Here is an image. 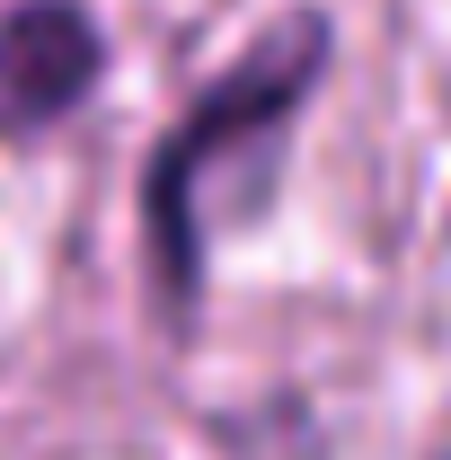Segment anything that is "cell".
<instances>
[{"mask_svg": "<svg viewBox=\"0 0 451 460\" xmlns=\"http://www.w3.org/2000/svg\"><path fill=\"white\" fill-rule=\"evenodd\" d=\"M337 27L328 9H283L275 27H257L230 71H213L186 115L160 133L151 169H142V248H151V292L177 337L204 319V257L213 230L248 222V195L266 204L275 160L292 151V124L310 107V89L328 80Z\"/></svg>", "mask_w": 451, "mask_h": 460, "instance_id": "cell-1", "label": "cell"}, {"mask_svg": "<svg viewBox=\"0 0 451 460\" xmlns=\"http://www.w3.org/2000/svg\"><path fill=\"white\" fill-rule=\"evenodd\" d=\"M107 80V36L80 0H18L0 9V142H36L80 115Z\"/></svg>", "mask_w": 451, "mask_h": 460, "instance_id": "cell-2", "label": "cell"}, {"mask_svg": "<svg viewBox=\"0 0 451 460\" xmlns=\"http://www.w3.org/2000/svg\"><path fill=\"white\" fill-rule=\"evenodd\" d=\"M434 460H451V443H443V452H434Z\"/></svg>", "mask_w": 451, "mask_h": 460, "instance_id": "cell-3", "label": "cell"}]
</instances>
